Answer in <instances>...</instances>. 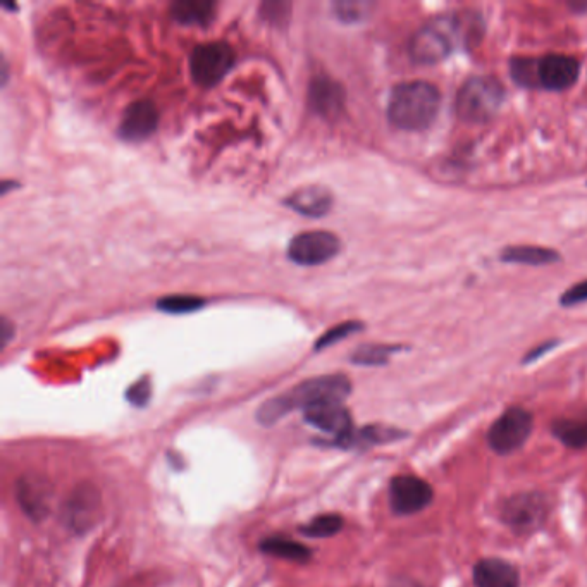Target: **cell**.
Masks as SVG:
<instances>
[{"label": "cell", "mask_w": 587, "mask_h": 587, "mask_svg": "<svg viewBox=\"0 0 587 587\" xmlns=\"http://www.w3.org/2000/svg\"><path fill=\"white\" fill-rule=\"evenodd\" d=\"M352 393V383L343 374L312 377L303 383L297 384L293 390L286 391L285 395L271 398L269 402L260 405L257 412V421L264 426H272L279 419H283L291 410L324 405V403H343Z\"/></svg>", "instance_id": "obj_1"}, {"label": "cell", "mask_w": 587, "mask_h": 587, "mask_svg": "<svg viewBox=\"0 0 587 587\" xmlns=\"http://www.w3.org/2000/svg\"><path fill=\"white\" fill-rule=\"evenodd\" d=\"M476 30H479L476 25H465L462 16L457 14L438 16L415 31L408 44V54L417 64L433 66L452 56L453 50L470 40V35H476Z\"/></svg>", "instance_id": "obj_2"}, {"label": "cell", "mask_w": 587, "mask_h": 587, "mask_svg": "<svg viewBox=\"0 0 587 587\" xmlns=\"http://www.w3.org/2000/svg\"><path fill=\"white\" fill-rule=\"evenodd\" d=\"M441 107V93L429 81H405L391 90L388 119L403 131H424L434 123Z\"/></svg>", "instance_id": "obj_3"}, {"label": "cell", "mask_w": 587, "mask_h": 587, "mask_svg": "<svg viewBox=\"0 0 587 587\" xmlns=\"http://www.w3.org/2000/svg\"><path fill=\"white\" fill-rule=\"evenodd\" d=\"M505 100V87L495 76H472L457 93L458 119L467 124H486L495 118Z\"/></svg>", "instance_id": "obj_4"}, {"label": "cell", "mask_w": 587, "mask_h": 587, "mask_svg": "<svg viewBox=\"0 0 587 587\" xmlns=\"http://www.w3.org/2000/svg\"><path fill=\"white\" fill-rule=\"evenodd\" d=\"M235 61V52L224 42L198 45L190 56V73L200 87H216L235 66Z\"/></svg>", "instance_id": "obj_5"}, {"label": "cell", "mask_w": 587, "mask_h": 587, "mask_svg": "<svg viewBox=\"0 0 587 587\" xmlns=\"http://www.w3.org/2000/svg\"><path fill=\"white\" fill-rule=\"evenodd\" d=\"M581 76V62L565 54H548L532 61V88L565 92Z\"/></svg>", "instance_id": "obj_6"}, {"label": "cell", "mask_w": 587, "mask_h": 587, "mask_svg": "<svg viewBox=\"0 0 587 587\" xmlns=\"http://www.w3.org/2000/svg\"><path fill=\"white\" fill-rule=\"evenodd\" d=\"M532 426L534 421L526 408H508L489 429L488 443L491 450L500 455L517 452L520 446L526 445L532 433Z\"/></svg>", "instance_id": "obj_7"}, {"label": "cell", "mask_w": 587, "mask_h": 587, "mask_svg": "<svg viewBox=\"0 0 587 587\" xmlns=\"http://www.w3.org/2000/svg\"><path fill=\"white\" fill-rule=\"evenodd\" d=\"M341 241L329 231L300 233L288 245V259L297 266H321L340 254Z\"/></svg>", "instance_id": "obj_8"}, {"label": "cell", "mask_w": 587, "mask_h": 587, "mask_svg": "<svg viewBox=\"0 0 587 587\" xmlns=\"http://www.w3.org/2000/svg\"><path fill=\"white\" fill-rule=\"evenodd\" d=\"M303 421L321 433L331 436L328 445L343 446L353 433L352 415L343 403H324L307 408L303 412Z\"/></svg>", "instance_id": "obj_9"}, {"label": "cell", "mask_w": 587, "mask_h": 587, "mask_svg": "<svg viewBox=\"0 0 587 587\" xmlns=\"http://www.w3.org/2000/svg\"><path fill=\"white\" fill-rule=\"evenodd\" d=\"M433 488L421 477L398 476L390 484V503L396 515H414L431 505Z\"/></svg>", "instance_id": "obj_10"}, {"label": "cell", "mask_w": 587, "mask_h": 587, "mask_svg": "<svg viewBox=\"0 0 587 587\" xmlns=\"http://www.w3.org/2000/svg\"><path fill=\"white\" fill-rule=\"evenodd\" d=\"M100 515L99 489L83 484L71 493L62 507L64 524L75 532H87L97 524Z\"/></svg>", "instance_id": "obj_11"}, {"label": "cell", "mask_w": 587, "mask_h": 587, "mask_svg": "<svg viewBox=\"0 0 587 587\" xmlns=\"http://www.w3.org/2000/svg\"><path fill=\"white\" fill-rule=\"evenodd\" d=\"M503 519L515 532H532L546 519V503L539 495L513 496L505 505Z\"/></svg>", "instance_id": "obj_12"}, {"label": "cell", "mask_w": 587, "mask_h": 587, "mask_svg": "<svg viewBox=\"0 0 587 587\" xmlns=\"http://www.w3.org/2000/svg\"><path fill=\"white\" fill-rule=\"evenodd\" d=\"M157 124L159 112L154 102L136 100L124 111L123 121L119 124V136L126 142H140L157 130Z\"/></svg>", "instance_id": "obj_13"}, {"label": "cell", "mask_w": 587, "mask_h": 587, "mask_svg": "<svg viewBox=\"0 0 587 587\" xmlns=\"http://www.w3.org/2000/svg\"><path fill=\"white\" fill-rule=\"evenodd\" d=\"M50 489L49 482L40 476H25L19 479L16 484V498L19 507L33 520L45 519L50 510Z\"/></svg>", "instance_id": "obj_14"}, {"label": "cell", "mask_w": 587, "mask_h": 587, "mask_svg": "<svg viewBox=\"0 0 587 587\" xmlns=\"http://www.w3.org/2000/svg\"><path fill=\"white\" fill-rule=\"evenodd\" d=\"M285 204L291 211L298 212L302 216L322 217L331 211L333 195L324 186L310 185L298 188L286 198Z\"/></svg>", "instance_id": "obj_15"}, {"label": "cell", "mask_w": 587, "mask_h": 587, "mask_svg": "<svg viewBox=\"0 0 587 587\" xmlns=\"http://www.w3.org/2000/svg\"><path fill=\"white\" fill-rule=\"evenodd\" d=\"M476 587H519V570L512 563L498 558H486L474 567Z\"/></svg>", "instance_id": "obj_16"}, {"label": "cell", "mask_w": 587, "mask_h": 587, "mask_svg": "<svg viewBox=\"0 0 587 587\" xmlns=\"http://www.w3.org/2000/svg\"><path fill=\"white\" fill-rule=\"evenodd\" d=\"M309 104L317 114L331 118L343 109L345 93L336 81L319 76L310 83Z\"/></svg>", "instance_id": "obj_17"}, {"label": "cell", "mask_w": 587, "mask_h": 587, "mask_svg": "<svg viewBox=\"0 0 587 587\" xmlns=\"http://www.w3.org/2000/svg\"><path fill=\"white\" fill-rule=\"evenodd\" d=\"M500 259L505 264L543 267L557 264L562 260V255L553 248L538 247V245H517V247L505 248L500 254Z\"/></svg>", "instance_id": "obj_18"}, {"label": "cell", "mask_w": 587, "mask_h": 587, "mask_svg": "<svg viewBox=\"0 0 587 587\" xmlns=\"http://www.w3.org/2000/svg\"><path fill=\"white\" fill-rule=\"evenodd\" d=\"M171 16L186 26H207L216 16V4L207 0H178L171 6Z\"/></svg>", "instance_id": "obj_19"}, {"label": "cell", "mask_w": 587, "mask_h": 587, "mask_svg": "<svg viewBox=\"0 0 587 587\" xmlns=\"http://www.w3.org/2000/svg\"><path fill=\"white\" fill-rule=\"evenodd\" d=\"M260 551L269 557L281 558L288 562L307 563L312 558V551L293 539L272 536L260 541Z\"/></svg>", "instance_id": "obj_20"}, {"label": "cell", "mask_w": 587, "mask_h": 587, "mask_svg": "<svg viewBox=\"0 0 587 587\" xmlns=\"http://www.w3.org/2000/svg\"><path fill=\"white\" fill-rule=\"evenodd\" d=\"M553 436L562 441L563 445L581 450L587 446V415L567 417L553 422Z\"/></svg>", "instance_id": "obj_21"}, {"label": "cell", "mask_w": 587, "mask_h": 587, "mask_svg": "<svg viewBox=\"0 0 587 587\" xmlns=\"http://www.w3.org/2000/svg\"><path fill=\"white\" fill-rule=\"evenodd\" d=\"M405 433L393 429V427L386 426H369L360 429V431H353L352 436L343 443V450L345 448H355V446H374V445H386L391 441L403 438Z\"/></svg>", "instance_id": "obj_22"}, {"label": "cell", "mask_w": 587, "mask_h": 587, "mask_svg": "<svg viewBox=\"0 0 587 587\" xmlns=\"http://www.w3.org/2000/svg\"><path fill=\"white\" fill-rule=\"evenodd\" d=\"M343 517L338 513H324L316 519L310 520L309 524L300 527L303 536L312 539H326L336 536L343 529Z\"/></svg>", "instance_id": "obj_23"}, {"label": "cell", "mask_w": 587, "mask_h": 587, "mask_svg": "<svg viewBox=\"0 0 587 587\" xmlns=\"http://www.w3.org/2000/svg\"><path fill=\"white\" fill-rule=\"evenodd\" d=\"M403 347L396 345H364L357 348L352 355L353 364L364 365V367H377V365L388 364L391 355L402 352Z\"/></svg>", "instance_id": "obj_24"}, {"label": "cell", "mask_w": 587, "mask_h": 587, "mask_svg": "<svg viewBox=\"0 0 587 587\" xmlns=\"http://www.w3.org/2000/svg\"><path fill=\"white\" fill-rule=\"evenodd\" d=\"M205 305L204 298L195 297V295H171L164 297L157 302V309L167 314H190L195 310L202 309Z\"/></svg>", "instance_id": "obj_25"}, {"label": "cell", "mask_w": 587, "mask_h": 587, "mask_svg": "<svg viewBox=\"0 0 587 587\" xmlns=\"http://www.w3.org/2000/svg\"><path fill=\"white\" fill-rule=\"evenodd\" d=\"M362 328H364V324L359 321H347L343 322V324H338V326H334V328L322 334L321 338L316 341L314 350L321 352L324 348L333 347L338 341L347 340L348 336L360 333V329Z\"/></svg>", "instance_id": "obj_26"}, {"label": "cell", "mask_w": 587, "mask_h": 587, "mask_svg": "<svg viewBox=\"0 0 587 587\" xmlns=\"http://www.w3.org/2000/svg\"><path fill=\"white\" fill-rule=\"evenodd\" d=\"M372 4L369 2H336L334 14L345 23H357L369 14Z\"/></svg>", "instance_id": "obj_27"}, {"label": "cell", "mask_w": 587, "mask_h": 587, "mask_svg": "<svg viewBox=\"0 0 587 587\" xmlns=\"http://www.w3.org/2000/svg\"><path fill=\"white\" fill-rule=\"evenodd\" d=\"M150 395L152 390H150L149 377H142L140 381L131 384L130 390L126 391V400L135 407H145L149 403Z\"/></svg>", "instance_id": "obj_28"}, {"label": "cell", "mask_w": 587, "mask_h": 587, "mask_svg": "<svg viewBox=\"0 0 587 587\" xmlns=\"http://www.w3.org/2000/svg\"><path fill=\"white\" fill-rule=\"evenodd\" d=\"M584 302H587V279L582 283L570 286L569 290L560 297L562 307H575V305H581Z\"/></svg>", "instance_id": "obj_29"}, {"label": "cell", "mask_w": 587, "mask_h": 587, "mask_svg": "<svg viewBox=\"0 0 587 587\" xmlns=\"http://www.w3.org/2000/svg\"><path fill=\"white\" fill-rule=\"evenodd\" d=\"M558 341H546V343H541L538 348H534L531 352L527 353L526 359H524V364H531V362H536V360L541 359L543 355L553 350V348L557 347Z\"/></svg>", "instance_id": "obj_30"}]
</instances>
